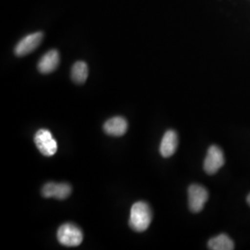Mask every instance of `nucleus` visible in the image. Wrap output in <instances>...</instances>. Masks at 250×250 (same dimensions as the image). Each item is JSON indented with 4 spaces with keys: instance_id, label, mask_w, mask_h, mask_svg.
Returning <instances> with one entry per match:
<instances>
[{
    "instance_id": "obj_8",
    "label": "nucleus",
    "mask_w": 250,
    "mask_h": 250,
    "mask_svg": "<svg viewBox=\"0 0 250 250\" xmlns=\"http://www.w3.org/2000/svg\"><path fill=\"white\" fill-rule=\"evenodd\" d=\"M177 146H178L177 133L173 130L167 131L163 135L161 140V147H160L161 156L164 158H169L170 156H172L177 149Z\"/></svg>"
},
{
    "instance_id": "obj_11",
    "label": "nucleus",
    "mask_w": 250,
    "mask_h": 250,
    "mask_svg": "<svg viewBox=\"0 0 250 250\" xmlns=\"http://www.w3.org/2000/svg\"><path fill=\"white\" fill-rule=\"evenodd\" d=\"M208 247L212 250H234V243L227 234L221 233L209 239Z\"/></svg>"
},
{
    "instance_id": "obj_9",
    "label": "nucleus",
    "mask_w": 250,
    "mask_h": 250,
    "mask_svg": "<svg viewBox=\"0 0 250 250\" xmlns=\"http://www.w3.org/2000/svg\"><path fill=\"white\" fill-rule=\"evenodd\" d=\"M60 64V54L57 50H50L40 59L38 62V71L43 74L53 72Z\"/></svg>"
},
{
    "instance_id": "obj_3",
    "label": "nucleus",
    "mask_w": 250,
    "mask_h": 250,
    "mask_svg": "<svg viewBox=\"0 0 250 250\" xmlns=\"http://www.w3.org/2000/svg\"><path fill=\"white\" fill-rule=\"evenodd\" d=\"M35 143L40 151L45 157L54 156L58 150V144L52 134L46 129H40L35 135Z\"/></svg>"
},
{
    "instance_id": "obj_10",
    "label": "nucleus",
    "mask_w": 250,
    "mask_h": 250,
    "mask_svg": "<svg viewBox=\"0 0 250 250\" xmlns=\"http://www.w3.org/2000/svg\"><path fill=\"white\" fill-rule=\"evenodd\" d=\"M128 123L123 117H113L104 125V131L111 136H122L127 132Z\"/></svg>"
},
{
    "instance_id": "obj_1",
    "label": "nucleus",
    "mask_w": 250,
    "mask_h": 250,
    "mask_svg": "<svg viewBox=\"0 0 250 250\" xmlns=\"http://www.w3.org/2000/svg\"><path fill=\"white\" fill-rule=\"evenodd\" d=\"M152 216L151 208L147 203L136 202L131 208L129 225L135 232H145L151 224Z\"/></svg>"
},
{
    "instance_id": "obj_7",
    "label": "nucleus",
    "mask_w": 250,
    "mask_h": 250,
    "mask_svg": "<svg viewBox=\"0 0 250 250\" xmlns=\"http://www.w3.org/2000/svg\"><path fill=\"white\" fill-rule=\"evenodd\" d=\"M72 193V187L69 184L63 183H47L42 188V195L45 197H54L60 200L65 199Z\"/></svg>"
},
{
    "instance_id": "obj_4",
    "label": "nucleus",
    "mask_w": 250,
    "mask_h": 250,
    "mask_svg": "<svg viewBox=\"0 0 250 250\" xmlns=\"http://www.w3.org/2000/svg\"><path fill=\"white\" fill-rule=\"evenodd\" d=\"M208 198V193L204 187L192 185L188 188V205L192 212H200Z\"/></svg>"
},
{
    "instance_id": "obj_6",
    "label": "nucleus",
    "mask_w": 250,
    "mask_h": 250,
    "mask_svg": "<svg viewBox=\"0 0 250 250\" xmlns=\"http://www.w3.org/2000/svg\"><path fill=\"white\" fill-rule=\"evenodd\" d=\"M43 37H44V35L41 32H36V33L23 37L19 42L14 49V52L16 54V56L23 57V56H26L28 54L33 52L34 50H36V48L41 44Z\"/></svg>"
},
{
    "instance_id": "obj_5",
    "label": "nucleus",
    "mask_w": 250,
    "mask_h": 250,
    "mask_svg": "<svg viewBox=\"0 0 250 250\" xmlns=\"http://www.w3.org/2000/svg\"><path fill=\"white\" fill-rule=\"evenodd\" d=\"M224 155L223 150L217 146H211L206 156L204 170L208 174H214L224 165Z\"/></svg>"
},
{
    "instance_id": "obj_12",
    "label": "nucleus",
    "mask_w": 250,
    "mask_h": 250,
    "mask_svg": "<svg viewBox=\"0 0 250 250\" xmlns=\"http://www.w3.org/2000/svg\"><path fill=\"white\" fill-rule=\"evenodd\" d=\"M88 77V66L83 62L74 63L72 68V79L75 83H83Z\"/></svg>"
},
{
    "instance_id": "obj_2",
    "label": "nucleus",
    "mask_w": 250,
    "mask_h": 250,
    "mask_svg": "<svg viewBox=\"0 0 250 250\" xmlns=\"http://www.w3.org/2000/svg\"><path fill=\"white\" fill-rule=\"evenodd\" d=\"M59 242L64 247H78L83 239V234L78 226L73 224H64L57 232Z\"/></svg>"
},
{
    "instance_id": "obj_13",
    "label": "nucleus",
    "mask_w": 250,
    "mask_h": 250,
    "mask_svg": "<svg viewBox=\"0 0 250 250\" xmlns=\"http://www.w3.org/2000/svg\"><path fill=\"white\" fill-rule=\"evenodd\" d=\"M247 201H248V203H249V205L250 206V194L249 195V197L247 198Z\"/></svg>"
}]
</instances>
